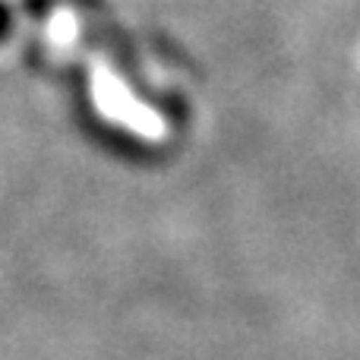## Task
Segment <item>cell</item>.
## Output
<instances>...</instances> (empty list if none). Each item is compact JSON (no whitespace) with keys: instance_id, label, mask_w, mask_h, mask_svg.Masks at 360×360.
<instances>
[{"instance_id":"cell-1","label":"cell","mask_w":360,"mask_h":360,"mask_svg":"<svg viewBox=\"0 0 360 360\" xmlns=\"http://www.w3.org/2000/svg\"><path fill=\"white\" fill-rule=\"evenodd\" d=\"M10 32H13V13L6 4H0V41H4Z\"/></svg>"}]
</instances>
